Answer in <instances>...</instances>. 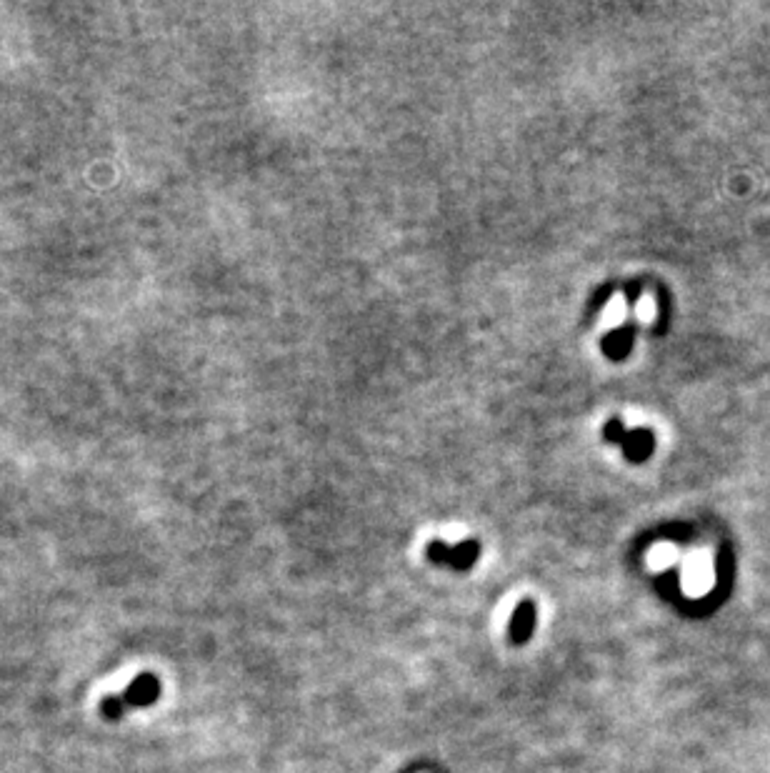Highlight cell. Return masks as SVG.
<instances>
[{"label":"cell","mask_w":770,"mask_h":773,"mask_svg":"<svg viewBox=\"0 0 770 773\" xmlns=\"http://www.w3.org/2000/svg\"><path fill=\"white\" fill-rule=\"evenodd\" d=\"M428 556H430V561L448 563V566L458 568V571H465V568L473 566L475 558H478V543L463 541V543H458L455 548H450V546H445L443 541H435L428 546Z\"/></svg>","instance_id":"cell-1"},{"label":"cell","mask_w":770,"mask_h":773,"mask_svg":"<svg viewBox=\"0 0 770 773\" xmlns=\"http://www.w3.org/2000/svg\"><path fill=\"white\" fill-rule=\"evenodd\" d=\"M160 696V683L153 673H143V676L135 678L128 686V691L123 693L125 706H150L155 698Z\"/></svg>","instance_id":"cell-2"},{"label":"cell","mask_w":770,"mask_h":773,"mask_svg":"<svg viewBox=\"0 0 770 773\" xmlns=\"http://www.w3.org/2000/svg\"><path fill=\"white\" fill-rule=\"evenodd\" d=\"M535 631V606L530 601H523L518 608H515L513 618H510V641L515 646H523L525 641H530Z\"/></svg>","instance_id":"cell-3"},{"label":"cell","mask_w":770,"mask_h":773,"mask_svg":"<svg viewBox=\"0 0 770 773\" xmlns=\"http://www.w3.org/2000/svg\"><path fill=\"white\" fill-rule=\"evenodd\" d=\"M710 581H713V573H710L708 563H705L703 558H693V561L688 563V568H685V586L698 593L703 591V588H708Z\"/></svg>","instance_id":"cell-4"},{"label":"cell","mask_w":770,"mask_h":773,"mask_svg":"<svg viewBox=\"0 0 770 773\" xmlns=\"http://www.w3.org/2000/svg\"><path fill=\"white\" fill-rule=\"evenodd\" d=\"M625 313H628V306H625L623 298L613 296L603 311V323L605 326H618L620 321H625Z\"/></svg>","instance_id":"cell-5"},{"label":"cell","mask_w":770,"mask_h":773,"mask_svg":"<svg viewBox=\"0 0 770 773\" xmlns=\"http://www.w3.org/2000/svg\"><path fill=\"white\" fill-rule=\"evenodd\" d=\"M125 708H128V706H125L123 696H108L103 701V713L108 718H120L125 713Z\"/></svg>","instance_id":"cell-6"},{"label":"cell","mask_w":770,"mask_h":773,"mask_svg":"<svg viewBox=\"0 0 770 773\" xmlns=\"http://www.w3.org/2000/svg\"><path fill=\"white\" fill-rule=\"evenodd\" d=\"M648 451H650V436H645V433H635L633 441L628 443V453H630V456L640 458V456H643V453H648Z\"/></svg>","instance_id":"cell-7"},{"label":"cell","mask_w":770,"mask_h":773,"mask_svg":"<svg viewBox=\"0 0 770 773\" xmlns=\"http://www.w3.org/2000/svg\"><path fill=\"white\" fill-rule=\"evenodd\" d=\"M635 313H638V318H640V321H643V323L653 321V316H655V303L650 301L648 296H643V298H640V301H638V308H635Z\"/></svg>","instance_id":"cell-8"},{"label":"cell","mask_w":770,"mask_h":773,"mask_svg":"<svg viewBox=\"0 0 770 773\" xmlns=\"http://www.w3.org/2000/svg\"><path fill=\"white\" fill-rule=\"evenodd\" d=\"M673 548L670 546H658L653 548V553H650V561H653V566H665V563L673 561Z\"/></svg>","instance_id":"cell-9"},{"label":"cell","mask_w":770,"mask_h":773,"mask_svg":"<svg viewBox=\"0 0 770 773\" xmlns=\"http://www.w3.org/2000/svg\"><path fill=\"white\" fill-rule=\"evenodd\" d=\"M608 436H620V423H610L608 426Z\"/></svg>","instance_id":"cell-10"}]
</instances>
